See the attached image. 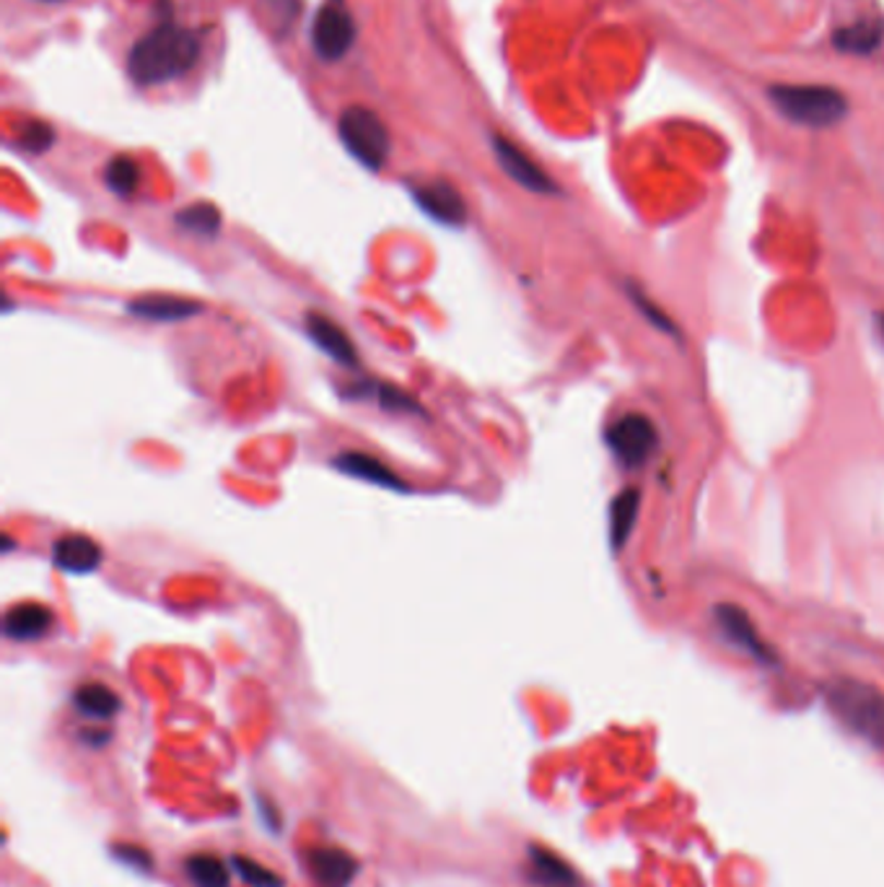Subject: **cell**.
I'll return each mask as SVG.
<instances>
[{"mask_svg":"<svg viewBox=\"0 0 884 887\" xmlns=\"http://www.w3.org/2000/svg\"><path fill=\"white\" fill-rule=\"evenodd\" d=\"M201 60V39L190 29L161 24L130 50L128 73L138 86H159L190 73Z\"/></svg>","mask_w":884,"mask_h":887,"instance_id":"6da1fadb","label":"cell"},{"mask_svg":"<svg viewBox=\"0 0 884 887\" xmlns=\"http://www.w3.org/2000/svg\"><path fill=\"white\" fill-rule=\"evenodd\" d=\"M825 704L848 732L874 750H884V693L880 688L856 678H838L827 682Z\"/></svg>","mask_w":884,"mask_h":887,"instance_id":"7a4b0ae2","label":"cell"},{"mask_svg":"<svg viewBox=\"0 0 884 887\" xmlns=\"http://www.w3.org/2000/svg\"><path fill=\"white\" fill-rule=\"evenodd\" d=\"M773 107L786 120L807 127H831L846 118V97L831 86H791L778 84L771 88Z\"/></svg>","mask_w":884,"mask_h":887,"instance_id":"3957f363","label":"cell"},{"mask_svg":"<svg viewBox=\"0 0 884 887\" xmlns=\"http://www.w3.org/2000/svg\"><path fill=\"white\" fill-rule=\"evenodd\" d=\"M338 131L346 151L355 161L363 163V167L372 169V172H379L384 163H387L389 151H392V141H389V131L384 127L379 114L372 112V109L359 105L348 107L340 114Z\"/></svg>","mask_w":884,"mask_h":887,"instance_id":"277c9868","label":"cell"},{"mask_svg":"<svg viewBox=\"0 0 884 887\" xmlns=\"http://www.w3.org/2000/svg\"><path fill=\"white\" fill-rule=\"evenodd\" d=\"M607 449L626 470H639L654 457L659 432L654 421L643 413H626L618 421L609 423L605 434Z\"/></svg>","mask_w":884,"mask_h":887,"instance_id":"5b68a950","label":"cell"},{"mask_svg":"<svg viewBox=\"0 0 884 887\" xmlns=\"http://www.w3.org/2000/svg\"><path fill=\"white\" fill-rule=\"evenodd\" d=\"M714 620L718 625V633H722V636L729 641L737 652L747 654V657L760 661V665H776V654H773L771 646H767L763 636H760L758 628L752 625V620L744 612V607L716 605Z\"/></svg>","mask_w":884,"mask_h":887,"instance_id":"8992f818","label":"cell"},{"mask_svg":"<svg viewBox=\"0 0 884 887\" xmlns=\"http://www.w3.org/2000/svg\"><path fill=\"white\" fill-rule=\"evenodd\" d=\"M353 42L355 26L340 5H325V9L317 11V19H314L312 26V45L322 60H327V63L340 60L342 54L351 50Z\"/></svg>","mask_w":884,"mask_h":887,"instance_id":"52a82bcc","label":"cell"},{"mask_svg":"<svg viewBox=\"0 0 884 887\" xmlns=\"http://www.w3.org/2000/svg\"><path fill=\"white\" fill-rule=\"evenodd\" d=\"M491 143H493V154H496L498 163H501V169L511 177L513 182L522 184L524 190H530V193H537V195L558 193V187H555V182L550 180V177H547L543 169H540L537 163H534L530 156L522 151V148L513 146L511 141L504 138V135H493Z\"/></svg>","mask_w":884,"mask_h":887,"instance_id":"ba28073f","label":"cell"},{"mask_svg":"<svg viewBox=\"0 0 884 887\" xmlns=\"http://www.w3.org/2000/svg\"><path fill=\"white\" fill-rule=\"evenodd\" d=\"M413 201L417 208L428 218L447 227H462L468 221V206H464L462 195L447 180H431L421 182L413 187Z\"/></svg>","mask_w":884,"mask_h":887,"instance_id":"9c48e42d","label":"cell"},{"mask_svg":"<svg viewBox=\"0 0 884 887\" xmlns=\"http://www.w3.org/2000/svg\"><path fill=\"white\" fill-rule=\"evenodd\" d=\"M306 866H310V877L317 883V887H348L353 883L355 872H359V862L338 846L310 849Z\"/></svg>","mask_w":884,"mask_h":887,"instance_id":"30bf717a","label":"cell"},{"mask_svg":"<svg viewBox=\"0 0 884 887\" xmlns=\"http://www.w3.org/2000/svg\"><path fill=\"white\" fill-rule=\"evenodd\" d=\"M306 332L314 340V345L319 348L322 353H327L332 361H338L340 366L355 368L359 366V351H355L353 340L348 338V332L342 330L338 323H332L330 317L319 312L306 314Z\"/></svg>","mask_w":884,"mask_h":887,"instance_id":"8fae6325","label":"cell"},{"mask_svg":"<svg viewBox=\"0 0 884 887\" xmlns=\"http://www.w3.org/2000/svg\"><path fill=\"white\" fill-rule=\"evenodd\" d=\"M128 312L143 323H184L195 314L203 312V304L195 299L167 296V293H150V296H138L128 304Z\"/></svg>","mask_w":884,"mask_h":887,"instance_id":"7c38bea8","label":"cell"},{"mask_svg":"<svg viewBox=\"0 0 884 887\" xmlns=\"http://www.w3.org/2000/svg\"><path fill=\"white\" fill-rule=\"evenodd\" d=\"M101 552L99 543L88 535H63L52 548V561L65 574H92L99 569Z\"/></svg>","mask_w":884,"mask_h":887,"instance_id":"4fadbf2b","label":"cell"},{"mask_svg":"<svg viewBox=\"0 0 884 887\" xmlns=\"http://www.w3.org/2000/svg\"><path fill=\"white\" fill-rule=\"evenodd\" d=\"M55 616L50 607L37 603L13 605L3 618V633L13 641H37L50 633Z\"/></svg>","mask_w":884,"mask_h":887,"instance_id":"5bb4252c","label":"cell"},{"mask_svg":"<svg viewBox=\"0 0 884 887\" xmlns=\"http://www.w3.org/2000/svg\"><path fill=\"white\" fill-rule=\"evenodd\" d=\"M332 467L340 470V473L359 477V481L374 483V486L382 488H392V490H405V483L397 477L392 470H389L384 462L376 460L372 454L363 452H342L332 460Z\"/></svg>","mask_w":884,"mask_h":887,"instance_id":"9a60e30c","label":"cell"},{"mask_svg":"<svg viewBox=\"0 0 884 887\" xmlns=\"http://www.w3.org/2000/svg\"><path fill=\"white\" fill-rule=\"evenodd\" d=\"M639 511H641L639 488L620 490V494L613 498V503H609V545H613L615 552L626 548L630 535H633L635 522H639Z\"/></svg>","mask_w":884,"mask_h":887,"instance_id":"2e32d148","label":"cell"},{"mask_svg":"<svg viewBox=\"0 0 884 887\" xmlns=\"http://www.w3.org/2000/svg\"><path fill=\"white\" fill-rule=\"evenodd\" d=\"M73 704L81 714L88 716V719L105 721L112 719V716L120 712L122 701L112 688L101 685V682H86V685H81L78 691H75Z\"/></svg>","mask_w":884,"mask_h":887,"instance_id":"e0dca14e","label":"cell"},{"mask_svg":"<svg viewBox=\"0 0 884 887\" xmlns=\"http://www.w3.org/2000/svg\"><path fill=\"white\" fill-rule=\"evenodd\" d=\"M177 227L195 236H216L221 231V210L214 203H192L177 214Z\"/></svg>","mask_w":884,"mask_h":887,"instance_id":"ac0fdd59","label":"cell"},{"mask_svg":"<svg viewBox=\"0 0 884 887\" xmlns=\"http://www.w3.org/2000/svg\"><path fill=\"white\" fill-rule=\"evenodd\" d=\"M184 870L195 887H229V866L214 854H192Z\"/></svg>","mask_w":884,"mask_h":887,"instance_id":"d6986e66","label":"cell"},{"mask_svg":"<svg viewBox=\"0 0 884 887\" xmlns=\"http://www.w3.org/2000/svg\"><path fill=\"white\" fill-rule=\"evenodd\" d=\"M105 182L114 195L130 197L141 184V169L130 156H114L105 169Z\"/></svg>","mask_w":884,"mask_h":887,"instance_id":"ffe728a7","label":"cell"},{"mask_svg":"<svg viewBox=\"0 0 884 887\" xmlns=\"http://www.w3.org/2000/svg\"><path fill=\"white\" fill-rule=\"evenodd\" d=\"M532 870L537 879H543L547 885L555 887H571L576 885L573 870L566 862H560L558 856L550 854L545 849H532Z\"/></svg>","mask_w":884,"mask_h":887,"instance_id":"44dd1931","label":"cell"},{"mask_svg":"<svg viewBox=\"0 0 884 887\" xmlns=\"http://www.w3.org/2000/svg\"><path fill=\"white\" fill-rule=\"evenodd\" d=\"M882 42V29L872 22H859L835 34V45L846 52L867 54Z\"/></svg>","mask_w":884,"mask_h":887,"instance_id":"7402d4cb","label":"cell"},{"mask_svg":"<svg viewBox=\"0 0 884 887\" xmlns=\"http://www.w3.org/2000/svg\"><path fill=\"white\" fill-rule=\"evenodd\" d=\"M231 864H234V870L239 872V877L244 879L246 885L252 887H283L286 879L276 875L273 870H267V866L257 864L255 859H246V856H231Z\"/></svg>","mask_w":884,"mask_h":887,"instance_id":"603a6c76","label":"cell"},{"mask_svg":"<svg viewBox=\"0 0 884 887\" xmlns=\"http://www.w3.org/2000/svg\"><path fill=\"white\" fill-rule=\"evenodd\" d=\"M52 143H55V131L47 125V122L32 120V122H26V125L22 127V133H19V146L29 154H45Z\"/></svg>","mask_w":884,"mask_h":887,"instance_id":"cb8c5ba5","label":"cell"},{"mask_svg":"<svg viewBox=\"0 0 884 887\" xmlns=\"http://www.w3.org/2000/svg\"><path fill=\"white\" fill-rule=\"evenodd\" d=\"M379 394V405L387 408V411H397V413H421V405H417L415 398H410L402 390H397V387H389V385H368V390L363 394ZM361 394V398H363Z\"/></svg>","mask_w":884,"mask_h":887,"instance_id":"d4e9b609","label":"cell"},{"mask_svg":"<svg viewBox=\"0 0 884 887\" xmlns=\"http://www.w3.org/2000/svg\"><path fill=\"white\" fill-rule=\"evenodd\" d=\"M267 9H270V16L276 24L291 26L299 16V0H265Z\"/></svg>","mask_w":884,"mask_h":887,"instance_id":"484cf974","label":"cell"},{"mask_svg":"<svg viewBox=\"0 0 884 887\" xmlns=\"http://www.w3.org/2000/svg\"><path fill=\"white\" fill-rule=\"evenodd\" d=\"M633 299H635V304H639V309L646 314L649 317V323H654L656 327H659V330H664V332H675V325L669 323L667 317H664V314L656 309V306H651V302L646 296H641L639 291H633Z\"/></svg>","mask_w":884,"mask_h":887,"instance_id":"4316f807","label":"cell"},{"mask_svg":"<svg viewBox=\"0 0 884 887\" xmlns=\"http://www.w3.org/2000/svg\"><path fill=\"white\" fill-rule=\"evenodd\" d=\"M876 327H880V336H882V343H884V312L876 317Z\"/></svg>","mask_w":884,"mask_h":887,"instance_id":"83f0119b","label":"cell"}]
</instances>
